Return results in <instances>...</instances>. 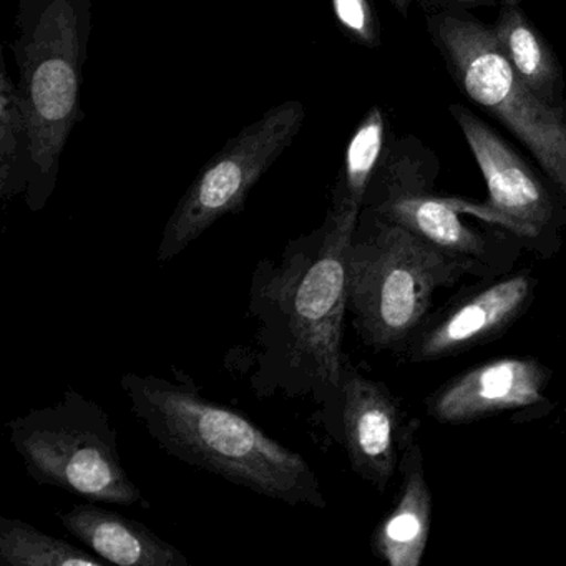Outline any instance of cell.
Here are the masks:
<instances>
[{
    "label": "cell",
    "instance_id": "10",
    "mask_svg": "<svg viewBox=\"0 0 566 566\" xmlns=\"http://www.w3.org/2000/svg\"><path fill=\"white\" fill-rule=\"evenodd\" d=\"M549 370L530 357H503L465 370L427 399V413L440 423L476 422L483 417L545 402Z\"/></svg>",
    "mask_w": 566,
    "mask_h": 566
},
{
    "label": "cell",
    "instance_id": "4",
    "mask_svg": "<svg viewBox=\"0 0 566 566\" xmlns=\"http://www.w3.org/2000/svg\"><path fill=\"white\" fill-rule=\"evenodd\" d=\"M486 268L373 214L359 217L347 253V310L367 346L402 350L429 316L437 291Z\"/></svg>",
    "mask_w": 566,
    "mask_h": 566
},
{
    "label": "cell",
    "instance_id": "17",
    "mask_svg": "<svg viewBox=\"0 0 566 566\" xmlns=\"http://www.w3.org/2000/svg\"><path fill=\"white\" fill-rule=\"evenodd\" d=\"M386 137V120L379 107L370 108L347 144L344 167L333 191V210H363L370 181L376 175Z\"/></svg>",
    "mask_w": 566,
    "mask_h": 566
},
{
    "label": "cell",
    "instance_id": "19",
    "mask_svg": "<svg viewBox=\"0 0 566 566\" xmlns=\"http://www.w3.org/2000/svg\"><path fill=\"white\" fill-rule=\"evenodd\" d=\"M334 18L340 28L363 45L379 44L376 18L369 0H331Z\"/></svg>",
    "mask_w": 566,
    "mask_h": 566
},
{
    "label": "cell",
    "instance_id": "7",
    "mask_svg": "<svg viewBox=\"0 0 566 566\" xmlns=\"http://www.w3.org/2000/svg\"><path fill=\"white\" fill-rule=\"evenodd\" d=\"M304 120L306 108L301 102H284L234 135L178 201L165 224L157 260L168 263L220 218L243 210L254 185L290 148Z\"/></svg>",
    "mask_w": 566,
    "mask_h": 566
},
{
    "label": "cell",
    "instance_id": "11",
    "mask_svg": "<svg viewBox=\"0 0 566 566\" xmlns=\"http://www.w3.org/2000/svg\"><path fill=\"white\" fill-rule=\"evenodd\" d=\"M532 294L528 273L503 277L475 291L416 334L410 343V359H442L493 339L525 313Z\"/></svg>",
    "mask_w": 566,
    "mask_h": 566
},
{
    "label": "cell",
    "instance_id": "1",
    "mask_svg": "<svg viewBox=\"0 0 566 566\" xmlns=\"http://www.w3.org/2000/svg\"><path fill=\"white\" fill-rule=\"evenodd\" d=\"M359 217V211L331 208L319 228L291 240L274 260L258 263L248 304L256 323L253 346L238 349L258 397L310 399L331 437L347 364V253Z\"/></svg>",
    "mask_w": 566,
    "mask_h": 566
},
{
    "label": "cell",
    "instance_id": "15",
    "mask_svg": "<svg viewBox=\"0 0 566 566\" xmlns=\"http://www.w3.org/2000/svg\"><path fill=\"white\" fill-rule=\"evenodd\" d=\"M496 41L516 74L543 101L552 104L556 84V65L548 48L520 11L518 0H502L495 29Z\"/></svg>",
    "mask_w": 566,
    "mask_h": 566
},
{
    "label": "cell",
    "instance_id": "20",
    "mask_svg": "<svg viewBox=\"0 0 566 566\" xmlns=\"http://www.w3.org/2000/svg\"><path fill=\"white\" fill-rule=\"evenodd\" d=\"M390 4L397 9L402 15H407V9H409L410 0H389ZM447 2H453V4L463 6H489L492 4V0H447Z\"/></svg>",
    "mask_w": 566,
    "mask_h": 566
},
{
    "label": "cell",
    "instance_id": "8",
    "mask_svg": "<svg viewBox=\"0 0 566 566\" xmlns=\"http://www.w3.org/2000/svg\"><path fill=\"white\" fill-rule=\"evenodd\" d=\"M402 420L399 402L386 384L363 376L347 363L333 437L346 449L354 472L380 492L399 470L410 429Z\"/></svg>",
    "mask_w": 566,
    "mask_h": 566
},
{
    "label": "cell",
    "instance_id": "3",
    "mask_svg": "<svg viewBox=\"0 0 566 566\" xmlns=\"http://www.w3.org/2000/svg\"><path fill=\"white\" fill-rule=\"evenodd\" d=\"M14 25L12 51L32 144L24 200L35 213L54 195L62 151L82 117L92 0H21Z\"/></svg>",
    "mask_w": 566,
    "mask_h": 566
},
{
    "label": "cell",
    "instance_id": "6",
    "mask_svg": "<svg viewBox=\"0 0 566 566\" xmlns=\"http://www.w3.org/2000/svg\"><path fill=\"white\" fill-rule=\"evenodd\" d=\"M436 38L467 97L518 137L566 200V124L562 114L516 74L493 29L446 15L436 22Z\"/></svg>",
    "mask_w": 566,
    "mask_h": 566
},
{
    "label": "cell",
    "instance_id": "18",
    "mask_svg": "<svg viewBox=\"0 0 566 566\" xmlns=\"http://www.w3.org/2000/svg\"><path fill=\"white\" fill-rule=\"evenodd\" d=\"M0 563L6 566H105L101 556L48 535L31 523L0 516Z\"/></svg>",
    "mask_w": 566,
    "mask_h": 566
},
{
    "label": "cell",
    "instance_id": "5",
    "mask_svg": "<svg viewBox=\"0 0 566 566\" xmlns=\"http://www.w3.org/2000/svg\"><path fill=\"white\" fill-rule=\"evenodd\" d=\"M9 439L39 485L55 486L88 502L144 503L128 476L111 416L94 400L67 389L54 406L9 420Z\"/></svg>",
    "mask_w": 566,
    "mask_h": 566
},
{
    "label": "cell",
    "instance_id": "9",
    "mask_svg": "<svg viewBox=\"0 0 566 566\" xmlns=\"http://www.w3.org/2000/svg\"><path fill=\"white\" fill-rule=\"evenodd\" d=\"M452 112L489 188L486 205L509 221L510 233L538 240L552 230L555 207L528 165L475 115L462 107Z\"/></svg>",
    "mask_w": 566,
    "mask_h": 566
},
{
    "label": "cell",
    "instance_id": "12",
    "mask_svg": "<svg viewBox=\"0 0 566 566\" xmlns=\"http://www.w3.org/2000/svg\"><path fill=\"white\" fill-rule=\"evenodd\" d=\"M412 423L400 457L402 473L396 505L377 525L370 545L374 555L389 566H419L432 528V493Z\"/></svg>",
    "mask_w": 566,
    "mask_h": 566
},
{
    "label": "cell",
    "instance_id": "2",
    "mask_svg": "<svg viewBox=\"0 0 566 566\" xmlns=\"http://www.w3.org/2000/svg\"><path fill=\"white\" fill-rule=\"evenodd\" d=\"M127 373L120 387L151 439L175 459L287 505L326 509L319 476L306 459L253 420L207 399L191 377Z\"/></svg>",
    "mask_w": 566,
    "mask_h": 566
},
{
    "label": "cell",
    "instance_id": "14",
    "mask_svg": "<svg viewBox=\"0 0 566 566\" xmlns=\"http://www.w3.org/2000/svg\"><path fill=\"white\" fill-rule=\"evenodd\" d=\"M366 203L376 217L399 224L442 250L475 261L486 270L499 261L489 241L463 223L452 198L387 190L382 198H369Z\"/></svg>",
    "mask_w": 566,
    "mask_h": 566
},
{
    "label": "cell",
    "instance_id": "16",
    "mask_svg": "<svg viewBox=\"0 0 566 566\" xmlns=\"http://www.w3.org/2000/svg\"><path fill=\"white\" fill-rule=\"evenodd\" d=\"M32 144L28 114L19 85L2 61L0 75V198L25 195L31 177Z\"/></svg>",
    "mask_w": 566,
    "mask_h": 566
},
{
    "label": "cell",
    "instance_id": "13",
    "mask_svg": "<svg viewBox=\"0 0 566 566\" xmlns=\"http://www.w3.org/2000/svg\"><path fill=\"white\" fill-rule=\"evenodd\" d=\"M64 528L95 555L118 566H190L177 546L155 535L147 525L94 503L57 513Z\"/></svg>",
    "mask_w": 566,
    "mask_h": 566
}]
</instances>
